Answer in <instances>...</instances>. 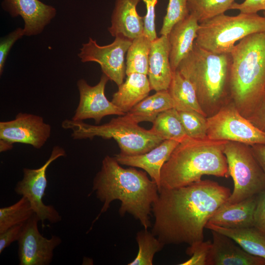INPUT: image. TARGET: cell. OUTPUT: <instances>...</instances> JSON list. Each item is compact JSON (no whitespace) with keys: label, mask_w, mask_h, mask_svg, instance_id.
Returning <instances> with one entry per match:
<instances>
[{"label":"cell","mask_w":265,"mask_h":265,"mask_svg":"<svg viewBox=\"0 0 265 265\" xmlns=\"http://www.w3.org/2000/svg\"><path fill=\"white\" fill-rule=\"evenodd\" d=\"M230 9L238 10L244 13H257L262 10L265 11V0H244L240 3L234 2Z\"/></svg>","instance_id":"cell-39"},{"label":"cell","mask_w":265,"mask_h":265,"mask_svg":"<svg viewBox=\"0 0 265 265\" xmlns=\"http://www.w3.org/2000/svg\"><path fill=\"white\" fill-rule=\"evenodd\" d=\"M252 152L265 174V144L250 145Z\"/></svg>","instance_id":"cell-40"},{"label":"cell","mask_w":265,"mask_h":265,"mask_svg":"<svg viewBox=\"0 0 265 265\" xmlns=\"http://www.w3.org/2000/svg\"><path fill=\"white\" fill-rule=\"evenodd\" d=\"M235 0H187L190 14L199 23L224 13L230 10Z\"/></svg>","instance_id":"cell-30"},{"label":"cell","mask_w":265,"mask_h":265,"mask_svg":"<svg viewBox=\"0 0 265 265\" xmlns=\"http://www.w3.org/2000/svg\"><path fill=\"white\" fill-rule=\"evenodd\" d=\"M170 45L168 35H161L152 42L148 78L151 90H168L173 71L170 62Z\"/></svg>","instance_id":"cell-18"},{"label":"cell","mask_w":265,"mask_h":265,"mask_svg":"<svg viewBox=\"0 0 265 265\" xmlns=\"http://www.w3.org/2000/svg\"><path fill=\"white\" fill-rule=\"evenodd\" d=\"M207 135L209 139L215 140L248 145L265 144V133L240 114L233 102L207 117Z\"/></svg>","instance_id":"cell-9"},{"label":"cell","mask_w":265,"mask_h":265,"mask_svg":"<svg viewBox=\"0 0 265 265\" xmlns=\"http://www.w3.org/2000/svg\"><path fill=\"white\" fill-rule=\"evenodd\" d=\"M199 28L198 19L190 13L172 27L168 37L170 62L173 72L177 70L180 62L192 51Z\"/></svg>","instance_id":"cell-20"},{"label":"cell","mask_w":265,"mask_h":265,"mask_svg":"<svg viewBox=\"0 0 265 265\" xmlns=\"http://www.w3.org/2000/svg\"><path fill=\"white\" fill-rule=\"evenodd\" d=\"M151 90L147 76L132 73L112 95L111 102L126 114L135 105L146 98Z\"/></svg>","instance_id":"cell-22"},{"label":"cell","mask_w":265,"mask_h":265,"mask_svg":"<svg viewBox=\"0 0 265 265\" xmlns=\"http://www.w3.org/2000/svg\"><path fill=\"white\" fill-rule=\"evenodd\" d=\"M61 126L72 131L71 136L74 139H92L96 136L113 138L120 148V153L128 156L148 152L164 140L151 129L148 130L140 127L126 114L100 125L66 119L62 122Z\"/></svg>","instance_id":"cell-6"},{"label":"cell","mask_w":265,"mask_h":265,"mask_svg":"<svg viewBox=\"0 0 265 265\" xmlns=\"http://www.w3.org/2000/svg\"><path fill=\"white\" fill-rule=\"evenodd\" d=\"M109 80L103 74L99 82L94 86L89 85L82 79L77 81L80 100L72 120L83 121L87 119H93L96 124L99 125L106 116L126 114L106 96L105 87Z\"/></svg>","instance_id":"cell-14"},{"label":"cell","mask_w":265,"mask_h":265,"mask_svg":"<svg viewBox=\"0 0 265 265\" xmlns=\"http://www.w3.org/2000/svg\"><path fill=\"white\" fill-rule=\"evenodd\" d=\"M231 54L232 100L247 118L265 94V31L240 40Z\"/></svg>","instance_id":"cell-5"},{"label":"cell","mask_w":265,"mask_h":265,"mask_svg":"<svg viewBox=\"0 0 265 265\" xmlns=\"http://www.w3.org/2000/svg\"><path fill=\"white\" fill-rule=\"evenodd\" d=\"M253 226L265 235V190L258 195L254 213Z\"/></svg>","instance_id":"cell-37"},{"label":"cell","mask_w":265,"mask_h":265,"mask_svg":"<svg viewBox=\"0 0 265 265\" xmlns=\"http://www.w3.org/2000/svg\"><path fill=\"white\" fill-rule=\"evenodd\" d=\"M211 245L212 242L208 240L189 245L186 252L191 258L180 265H207Z\"/></svg>","instance_id":"cell-33"},{"label":"cell","mask_w":265,"mask_h":265,"mask_svg":"<svg viewBox=\"0 0 265 265\" xmlns=\"http://www.w3.org/2000/svg\"><path fill=\"white\" fill-rule=\"evenodd\" d=\"M145 4L146 13L143 17V34L153 41L158 38L155 27L156 5L158 0H141Z\"/></svg>","instance_id":"cell-35"},{"label":"cell","mask_w":265,"mask_h":265,"mask_svg":"<svg viewBox=\"0 0 265 265\" xmlns=\"http://www.w3.org/2000/svg\"><path fill=\"white\" fill-rule=\"evenodd\" d=\"M212 242L207 265H265V259L253 256L230 238L211 230Z\"/></svg>","instance_id":"cell-16"},{"label":"cell","mask_w":265,"mask_h":265,"mask_svg":"<svg viewBox=\"0 0 265 265\" xmlns=\"http://www.w3.org/2000/svg\"><path fill=\"white\" fill-rule=\"evenodd\" d=\"M25 223L12 226L3 232L0 233V254L12 242L19 240L23 232Z\"/></svg>","instance_id":"cell-36"},{"label":"cell","mask_w":265,"mask_h":265,"mask_svg":"<svg viewBox=\"0 0 265 265\" xmlns=\"http://www.w3.org/2000/svg\"><path fill=\"white\" fill-rule=\"evenodd\" d=\"M51 127L42 116L19 112L15 119L0 122V139L11 144L20 143L41 149L50 138Z\"/></svg>","instance_id":"cell-13"},{"label":"cell","mask_w":265,"mask_h":265,"mask_svg":"<svg viewBox=\"0 0 265 265\" xmlns=\"http://www.w3.org/2000/svg\"><path fill=\"white\" fill-rule=\"evenodd\" d=\"M227 141L187 136L163 165L160 188L186 186L201 181L206 175L228 178V166L223 153Z\"/></svg>","instance_id":"cell-3"},{"label":"cell","mask_w":265,"mask_h":265,"mask_svg":"<svg viewBox=\"0 0 265 265\" xmlns=\"http://www.w3.org/2000/svg\"><path fill=\"white\" fill-rule=\"evenodd\" d=\"M168 91L173 100L174 108L178 111H195L205 115L192 84L177 70L173 72Z\"/></svg>","instance_id":"cell-25"},{"label":"cell","mask_w":265,"mask_h":265,"mask_svg":"<svg viewBox=\"0 0 265 265\" xmlns=\"http://www.w3.org/2000/svg\"><path fill=\"white\" fill-rule=\"evenodd\" d=\"M189 14L187 0H169L160 35H168L174 26Z\"/></svg>","instance_id":"cell-32"},{"label":"cell","mask_w":265,"mask_h":265,"mask_svg":"<svg viewBox=\"0 0 265 265\" xmlns=\"http://www.w3.org/2000/svg\"><path fill=\"white\" fill-rule=\"evenodd\" d=\"M141 0H115L108 28L113 37L120 36L132 41L143 34V18L138 14L136 7Z\"/></svg>","instance_id":"cell-19"},{"label":"cell","mask_w":265,"mask_h":265,"mask_svg":"<svg viewBox=\"0 0 265 265\" xmlns=\"http://www.w3.org/2000/svg\"><path fill=\"white\" fill-rule=\"evenodd\" d=\"M131 43L129 39L117 36L111 44L100 46L89 37L88 41L82 44L78 55L82 62L98 63L103 74L118 86L126 75L125 55Z\"/></svg>","instance_id":"cell-11"},{"label":"cell","mask_w":265,"mask_h":265,"mask_svg":"<svg viewBox=\"0 0 265 265\" xmlns=\"http://www.w3.org/2000/svg\"><path fill=\"white\" fill-rule=\"evenodd\" d=\"M152 123L151 130L164 140H173L180 142L187 136L179 112L174 108L160 113Z\"/></svg>","instance_id":"cell-26"},{"label":"cell","mask_w":265,"mask_h":265,"mask_svg":"<svg viewBox=\"0 0 265 265\" xmlns=\"http://www.w3.org/2000/svg\"><path fill=\"white\" fill-rule=\"evenodd\" d=\"M179 143L176 140H164L145 153L133 156L119 153L114 157L121 165L143 169L156 182L159 190L161 169Z\"/></svg>","instance_id":"cell-17"},{"label":"cell","mask_w":265,"mask_h":265,"mask_svg":"<svg viewBox=\"0 0 265 265\" xmlns=\"http://www.w3.org/2000/svg\"><path fill=\"white\" fill-rule=\"evenodd\" d=\"M34 213L27 199L22 196L14 204L0 209V233L14 225L26 222Z\"/></svg>","instance_id":"cell-28"},{"label":"cell","mask_w":265,"mask_h":265,"mask_svg":"<svg viewBox=\"0 0 265 265\" xmlns=\"http://www.w3.org/2000/svg\"><path fill=\"white\" fill-rule=\"evenodd\" d=\"M136 240L138 252L129 265H152L155 254L164 246L152 232L144 229L137 233Z\"/></svg>","instance_id":"cell-29"},{"label":"cell","mask_w":265,"mask_h":265,"mask_svg":"<svg viewBox=\"0 0 265 265\" xmlns=\"http://www.w3.org/2000/svg\"><path fill=\"white\" fill-rule=\"evenodd\" d=\"M13 145L0 139V152H3L11 149Z\"/></svg>","instance_id":"cell-41"},{"label":"cell","mask_w":265,"mask_h":265,"mask_svg":"<svg viewBox=\"0 0 265 265\" xmlns=\"http://www.w3.org/2000/svg\"><path fill=\"white\" fill-rule=\"evenodd\" d=\"M25 35L24 28L18 27L6 36L1 38L0 42V74H2L5 61L13 45Z\"/></svg>","instance_id":"cell-34"},{"label":"cell","mask_w":265,"mask_h":265,"mask_svg":"<svg viewBox=\"0 0 265 265\" xmlns=\"http://www.w3.org/2000/svg\"><path fill=\"white\" fill-rule=\"evenodd\" d=\"M205 228L230 238L248 253L265 259V235L254 226L232 229L208 223Z\"/></svg>","instance_id":"cell-23"},{"label":"cell","mask_w":265,"mask_h":265,"mask_svg":"<svg viewBox=\"0 0 265 265\" xmlns=\"http://www.w3.org/2000/svg\"><path fill=\"white\" fill-rule=\"evenodd\" d=\"M152 41L143 34L134 39L127 52L126 74L147 76Z\"/></svg>","instance_id":"cell-27"},{"label":"cell","mask_w":265,"mask_h":265,"mask_svg":"<svg viewBox=\"0 0 265 265\" xmlns=\"http://www.w3.org/2000/svg\"><path fill=\"white\" fill-rule=\"evenodd\" d=\"M264 31L265 18L257 13H223L199 23L194 44L213 53H231L236 42Z\"/></svg>","instance_id":"cell-7"},{"label":"cell","mask_w":265,"mask_h":265,"mask_svg":"<svg viewBox=\"0 0 265 265\" xmlns=\"http://www.w3.org/2000/svg\"><path fill=\"white\" fill-rule=\"evenodd\" d=\"M258 195L236 203H224L212 215L208 223L232 229L253 227Z\"/></svg>","instance_id":"cell-21"},{"label":"cell","mask_w":265,"mask_h":265,"mask_svg":"<svg viewBox=\"0 0 265 265\" xmlns=\"http://www.w3.org/2000/svg\"><path fill=\"white\" fill-rule=\"evenodd\" d=\"M64 149L60 146H54L50 158L40 167L36 169L24 168L23 178L19 181L15 187V192L27 199L39 220L44 224L47 220L54 224L62 220V216L52 205H47L43 202L47 186L46 171L48 167L53 161L61 157H66Z\"/></svg>","instance_id":"cell-10"},{"label":"cell","mask_w":265,"mask_h":265,"mask_svg":"<svg viewBox=\"0 0 265 265\" xmlns=\"http://www.w3.org/2000/svg\"><path fill=\"white\" fill-rule=\"evenodd\" d=\"M231 194L229 188L207 180L178 188L161 187L152 206L155 222L151 232L164 246L203 241L206 225Z\"/></svg>","instance_id":"cell-1"},{"label":"cell","mask_w":265,"mask_h":265,"mask_svg":"<svg viewBox=\"0 0 265 265\" xmlns=\"http://www.w3.org/2000/svg\"><path fill=\"white\" fill-rule=\"evenodd\" d=\"M172 108H174V103L168 90H161L147 96L126 114L138 124L153 123L160 113Z\"/></svg>","instance_id":"cell-24"},{"label":"cell","mask_w":265,"mask_h":265,"mask_svg":"<svg viewBox=\"0 0 265 265\" xmlns=\"http://www.w3.org/2000/svg\"><path fill=\"white\" fill-rule=\"evenodd\" d=\"M120 165L114 157L106 156L94 178L93 191L103 205L92 225L112 201L118 200L121 202L119 210L121 216L129 213L148 229L151 225L150 215L159 196V187L145 171L133 167L124 168Z\"/></svg>","instance_id":"cell-2"},{"label":"cell","mask_w":265,"mask_h":265,"mask_svg":"<svg viewBox=\"0 0 265 265\" xmlns=\"http://www.w3.org/2000/svg\"><path fill=\"white\" fill-rule=\"evenodd\" d=\"M2 7L11 17L23 18L26 36L41 33L56 14L54 7L39 0H3Z\"/></svg>","instance_id":"cell-15"},{"label":"cell","mask_w":265,"mask_h":265,"mask_svg":"<svg viewBox=\"0 0 265 265\" xmlns=\"http://www.w3.org/2000/svg\"><path fill=\"white\" fill-rule=\"evenodd\" d=\"M223 153L234 189L225 203H238L258 195L265 190V174L254 157L250 145L227 141Z\"/></svg>","instance_id":"cell-8"},{"label":"cell","mask_w":265,"mask_h":265,"mask_svg":"<svg viewBox=\"0 0 265 265\" xmlns=\"http://www.w3.org/2000/svg\"><path fill=\"white\" fill-rule=\"evenodd\" d=\"M39 219L34 213L25 223L17 241L20 265H49L52 262L54 250L62 242L57 236L50 238L43 236L39 231Z\"/></svg>","instance_id":"cell-12"},{"label":"cell","mask_w":265,"mask_h":265,"mask_svg":"<svg viewBox=\"0 0 265 265\" xmlns=\"http://www.w3.org/2000/svg\"><path fill=\"white\" fill-rule=\"evenodd\" d=\"M264 17L265 18V11H264Z\"/></svg>","instance_id":"cell-42"},{"label":"cell","mask_w":265,"mask_h":265,"mask_svg":"<svg viewBox=\"0 0 265 265\" xmlns=\"http://www.w3.org/2000/svg\"><path fill=\"white\" fill-rule=\"evenodd\" d=\"M247 119L258 129L265 133V94Z\"/></svg>","instance_id":"cell-38"},{"label":"cell","mask_w":265,"mask_h":265,"mask_svg":"<svg viewBox=\"0 0 265 265\" xmlns=\"http://www.w3.org/2000/svg\"><path fill=\"white\" fill-rule=\"evenodd\" d=\"M187 136L194 139H205L207 135V117L195 111H178Z\"/></svg>","instance_id":"cell-31"},{"label":"cell","mask_w":265,"mask_h":265,"mask_svg":"<svg viewBox=\"0 0 265 265\" xmlns=\"http://www.w3.org/2000/svg\"><path fill=\"white\" fill-rule=\"evenodd\" d=\"M231 53H215L194 44L177 70L193 85L207 117L232 102Z\"/></svg>","instance_id":"cell-4"}]
</instances>
